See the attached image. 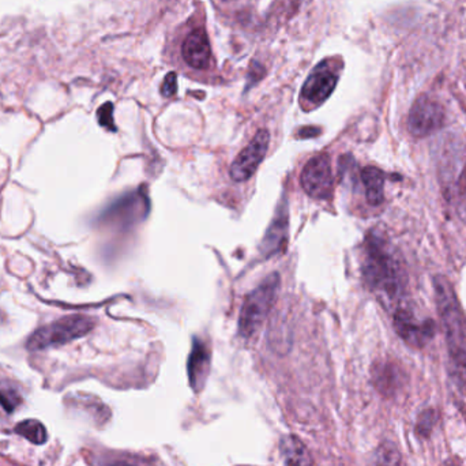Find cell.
Returning <instances> with one entry per match:
<instances>
[{
    "mask_svg": "<svg viewBox=\"0 0 466 466\" xmlns=\"http://www.w3.org/2000/svg\"><path fill=\"white\" fill-rule=\"evenodd\" d=\"M300 183L304 191L312 198H329L333 190V171H331L330 158L322 155L309 160L301 172Z\"/></svg>",
    "mask_w": 466,
    "mask_h": 466,
    "instance_id": "cell-7",
    "label": "cell"
},
{
    "mask_svg": "<svg viewBox=\"0 0 466 466\" xmlns=\"http://www.w3.org/2000/svg\"><path fill=\"white\" fill-rule=\"evenodd\" d=\"M282 454H284L285 466H314L311 454L298 438L288 437L285 440Z\"/></svg>",
    "mask_w": 466,
    "mask_h": 466,
    "instance_id": "cell-16",
    "label": "cell"
},
{
    "mask_svg": "<svg viewBox=\"0 0 466 466\" xmlns=\"http://www.w3.org/2000/svg\"><path fill=\"white\" fill-rule=\"evenodd\" d=\"M288 228H289V216H288L287 204L284 202L260 243V252L263 257L270 258L285 251L288 243Z\"/></svg>",
    "mask_w": 466,
    "mask_h": 466,
    "instance_id": "cell-11",
    "label": "cell"
},
{
    "mask_svg": "<svg viewBox=\"0 0 466 466\" xmlns=\"http://www.w3.org/2000/svg\"><path fill=\"white\" fill-rule=\"evenodd\" d=\"M95 319L86 315H70L37 329L27 339V350H43L67 344L86 336L95 328Z\"/></svg>",
    "mask_w": 466,
    "mask_h": 466,
    "instance_id": "cell-5",
    "label": "cell"
},
{
    "mask_svg": "<svg viewBox=\"0 0 466 466\" xmlns=\"http://www.w3.org/2000/svg\"><path fill=\"white\" fill-rule=\"evenodd\" d=\"M15 432L26 438L27 441L35 443V445H43V443L46 442V438H48L46 427L38 420L22 421V423L15 427Z\"/></svg>",
    "mask_w": 466,
    "mask_h": 466,
    "instance_id": "cell-17",
    "label": "cell"
},
{
    "mask_svg": "<svg viewBox=\"0 0 466 466\" xmlns=\"http://www.w3.org/2000/svg\"><path fill=\"white\" fill-rule=\"evenodd\" d=\"M97 119L103 127L109 131H116L114 120V106L112 103H106L97 111Z\"/></svg>",
    "mask_w": 466,
    "mask_h": 466,
    "instance_id": "cell-19",
    "label": "cell"
},
{
    "mask_svg": "<svg viewBox=\"0 0 466 466\" xmlns=\"http://www.w3.org/2000/svg\"><path fill=\"white\" fill-rule=\"evenodd\" d=\"M393 325L397 334L412 348H423L435 334V325L431 319L419 322L415 314L407 309L394 311Z\"/></svg>",
    "mask_w": 466,
    "mask_h": 466,
    "instance_id": "cell-10",
    "label": "cell"
},
{
    "mask_svg": "<svg viewBox=\"0 0 466 466\" xmlns=\"http://www.w3.org/2000/svg\"><path fill=\"white\" fill-rule=\"evenodd\" d=\"M319 133V128L304 127L303 130H301L300 133H299V137H300V138H312V137H317L318 134Z\"/></svg>",
    "mask_w": 466,
    "mask_h": 466,
    "instance_id": "cell-24",
    "label": "cell"
},
{
    "mask_svg": "<svg viewBox=\"0 0 466 466\" xmlns=\"http://www.w3.org/2000/svg\"><path fill=\"white\" fill-rule=\"evenodd\" d=\"M209 360V350L205 347L204 342L194 339L193 350H191L190 360H188V374H190L194 386L197 383H201V380L207 378Z\"/></svg>",
    "mask_w": 466,
    "mask_h": 466,
    "instance_id": "cell-15",
    "label": "cell"
},
{
    "mask_svg": "<svg viewBox=\"0 0 466 466\" xmlns=\"http://www.w3.org/2000/svg\"><path fill=\"white\" fill-rule=\"evenodd\" d=\"M18 394L10 385H0V402L5 405V410H13L19 404Z\"/></svg>",
    "mask_w": 466,
    "mask_h": 466,
    "instance_id": "cell-20",
    "label": "cell"
},
{
    "mask_svg": "<svg viewBox=\"0 0 466 466\" xmlns=\"http://www.w3.org/2000/svg\"><path fill=\"white\" fill-rule=\"evenodd\" d=\"M183 57L194 68H207L210 63V44L205 30L197 29L187 35L183 44Z\"/></svg>",
    "mask_w": 466,
    "mask_h": 466,
    "instance_id": "cell-12",
    "label": "cell"
},
{
    "mask_svg": "<svg viewBox=\"0 0 466 466\" xmlns=\"http://www.w3.org/2000/svg\"><path fill=\"white\" fill-rule=\"evenodd\" d=\"M263 74H265V68L259 65V63H254L251 67V71H249V82L248 85L254 84V82L259 81L262 78Z\"/></svg>",
    "mask_w": 466,
    "mask_h": 466,
    "instance_id": "cell-23",
    "label": "cell"
},
{
    "mask_svg": "<svg viewBox=\"0 0 466 466\" xmlns=\"http://www.w3.org/2000/svg\"><path fill=\"white\" fill-rule=\"evenodd\" d=\"M435 303L445 330L451 361L466 360V315L446 277L434 279Z\"/></svg>",
    "mask_w": 466,
    "mask_h": 466,
    "instance_id": "cell-2",
    "label": "cell"
},
{
    "mask_svg": "<svg viewBox=\"0 0 466 466\" xmlns=\"http://www.w3.org/2000/svg\"><path fill=\"white\" fill-rule=\"evenodd\" d=\"M177 92V76L175 73H169L164 79L163 86H161V93L164 97H172Z\"/></svg>",
    "mask_w": 466,
    "mask_h": 466,
    "instance_id": "cell-21",
    "label": "cell"
},
{
    "mask_svg": "<svg viewBox=\"0 0 466 466\" xmlns=\"http://www.w3.org/2000/svg\"><path fill=\"white\" fill-rule=\"evenodd\" d=\"M279 288V276L273 273L244 299L238 317V331L241 336L248 339L258 333L276 301Z\"/></svg>",
    "mask_w": 466,
    "mask_h": 466,
    "instance_id": "cell-4",
    "label": "cell"
},
{
    "mask_svg": "<svg viewBox=\"0 0 466 466\" xmlns=\"http://www.w3.org/2000/svg\"><path fill=\"white\" fill-rule=\"evenodd\" d=\"M363 274L369 287L389 301L400 300L407 290L408 276L401 258L380 232L367 236Z\"/></svg>",
    "mask_w": 466,
    "mask_h": 466,
    "instance_id": "cell-1",
    "label": "cell"
},
{
    "mask_svg": "<svg viewBox=\"0 0 466 466\" xmlns=\"http://www.w3.org/2000/svg\"><path fill=\"white\" fill-rule=\"evenodd\" d=\"M438 415L434 410H427L421 413L420 418L418 420V426H416V432L420 437H429L431 434L432 429H434L435 423H437Z\"/></svg>",
    "mask_w": 466,
    "mask_h": 466,
    "instance_id": "cell-18",
    "label": "cell"
},
{
    "mask_svg": "<svg viewBox=\"0 0 466 466\" xmlns=\"http://www.w3.org/2000/svg\"><path fill=\"white\" fill-rule=\"evenodd\" d=\"M367 201L371 207H380L385 201L386 175L375 167H367L361 172Z\"/></svg>",
    "mask_w": 466,
    "mask_h": 466,
    "instance_id": "cell-14",
    "label": "cell"
},
{
    "mask_svg": "<svg viewBox=\"0 0 466 466\" xmlns=\"http://www.w3.org/2000/svg\"><path fill=\"white\" fill-rule=\"evenodd\" d=\"M339 76L330 65L323 62L309 74L301 89V100L309 106L325 103L336 89Z\"/></svg>",
    "mask_w": 466,
    "mask_h": 466,
    "instance_id": "cell-9",
    "label": "cell"
},
{
    "mask_svg": "<svg viewBox=\"0 0 466 466\" xmlns=\"http://www.w3.org/2000/svg\"><path fill=\"white\" fill-rule=\"evenodd\" d=\"M270 136L268 131L259 130L255 134L249 144L238 153L231 166V177L235 182H246L257 171L258 167L266 157L268 149Z\"/></svg>",
    "mask_w": 466,
    "mask_h": 466,
    "instance_id": "cell-8",
    "label": "cell"
},
{
    "mask_svg": "<svg viewBox=\"0 0 466 466\" xmlns=\"http://www.w3.org/2000/svg\"><path fill=\"white\" fill-rule=\"evenodd\" d=\"M438 168L445 198L466 220V147L459 141L445 144Z\"/></svg>",
    "mask_w": 466,
    "mask_h": 466,
    "instance_id": "cell-3",
    "label": "cell"
},
{
    "mask_svg": "<svg viewBox=\"0 0 466 466\" xmlns=\"http://www.w3.org/2000/svg\"><path fill=\"white\" fill-rule=\"evenodd\" d=\"M402 380H404V372L391 361L380 363L374 369V382L380 393L388 396L397 393L401 389Z\"/></svg>",
    "mask_w": 466,
    "mask_h": 466,
    "instance_id": "cell-13",
    "label": "cell"
},
{
    "mask_svg": "<svg viewBox=\"0 0 466 466\" xmlns=\"http://www.w3.org/2000/svg\"><path fill=\"white\" fill-rule=\"evenodd\" d=\"M382 466H401V460H400L399 454H397L393 449H389V451L383 454Z\"/></svg>",
    "mask_w": 466,
    "mask_h": 466,
    "instance_id": "cell-22",
    "label": "cell"
},
{
    "mask_svg": "<svg viewBox=\"0 0 466 466\" xmlns=\"http://www.w3.org/2000/svg\"><path fill=\"white\" fill-rule=\"evenodd\" d=\"M445 109L430 96H420L413 103L408 116V130L416 138L431 136L443 127Z\"/></svg>",
    "mask_w": 466,
    "mask_h": 466,
    "instance_id": "cell-6",
    "label": "cell"
}]
</instances>
